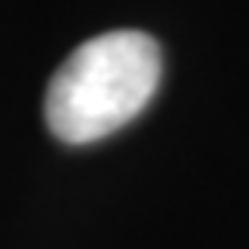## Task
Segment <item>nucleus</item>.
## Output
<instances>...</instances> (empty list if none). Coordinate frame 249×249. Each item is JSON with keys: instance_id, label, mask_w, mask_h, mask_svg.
Masks as SVG:
<instances>
[{"instance_id": "1", "label": "nucleus", "mask_w": 249, "mask_h": 249, "mask_svg": "<svg viewBox=\"0 0 249 249\" xmlns=\"http://www.w3.org/2000/svg\"><path fill=\"white\" fill-rule=\"evenodd\" d=\"M163 55L145 31H107L83 42L45 90V124L66 145H90L135 121L156 97Z\"/></svg>"}]
</instances>
